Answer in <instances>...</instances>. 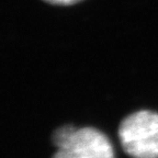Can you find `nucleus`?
<instances>
[{
  "mask_svg": "<svg viewBox=\"0 0 158 158\" xmlns=\"http://www.w3.org/2000/svg\"><path fill=\"white\" fill-rule=\"evenodd\" d=\"M116 138L128 158H158V111L136 109L116 126Z\"/></svg>",
  "mask_w": 158,
  "mask_h": 158,
  "instance_id": "obj_1",
  "label": "nucleus"
},
{
  "mask_svg": "<svg viewBox=\"0 0 158 158\" xmlns=\"http://www.w3.org/2000/svg\"><path fill=\"white\" fill-rule=\"evenodd\" d=\"M51 158H115L111 138L94 125L78 126L68 141L56 148Z\"/></svg>",
  "mask_w": 158,
  "mask_h": 158,
  "instance_id": "obj_2",
  "label": "nucleus"
},
{
  "mask_svg": "<svg viewBox=\"0 0 158 158\" xmlns=\"http://www.w3.org/2000/svg\"><path fill=\"white\" fill-rule=\"evenodd\" d=\"M45 5L55 8H69L79 5L84 0H41Z\"/></svg>",
  "mask_w": 158,
  "mask_h": 158,
  "instance_id": "obj_3",
  "label": "nucleus"
}]
</instances>
